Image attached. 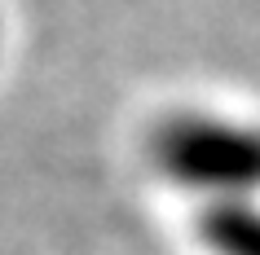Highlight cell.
<instances>
[{
  "instance_id": "cell-1",
  "label": "cell",
  "mask_w": 260,
  "mask_h": 255,
  "mask_svg": "<svg viewBox=\"0 0 260 255\" xmlns=\"http://www.w3.org/2000/svg\"><path fill=\"white\" fill-rule=\"evenodd\" d=\"M150 159L177 185L243 202L260 189V128L225 115H168L150 132Z\"/></svg>"
},
{
  "instance_id": "cell-2",
  "label": "cell",
  "mask_w": 260,
  "mask_h": 255,
  "mask_svg": "<svg viewBox=\"0 0 260 255\" xmlns=\"http://www.w3.org/2000/svg\"><path fill=\"white\" fill-rule=\"evenodd\" d=\"M212 255H260V211L247 202H216L199 220Z\"/></svg>"
}]
</instances>
